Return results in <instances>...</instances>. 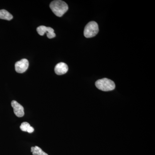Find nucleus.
Returning a JSON list of instances; mask_svg holds the SVG:
<instances>
[{
  "label": "nucleus",
  "mask_w": 155,
  "mask_h": 155,
  "mask_svg": "<svg viewBox=\"0 0 155 155\" xmlns=\"http://www.w3.org/2000/svg\"><path fill=\"white\" fill-rule=\"evenodd\" d=\"M97 88L104 91L113 90L115 88V83L113 81L107 78H104L97 81L95 83Z\"/></svg>",
  "instance_id": "nucleus-2"
},
{
  "label": "nucleus",
  "mask_w": 155,
  "mask_h": 155,
  "mask_svg": "<svg viewBox=\"0 0 155 155\" xmlns=\"http://www.w3.org/2000/svg\"><path fill=\"white\" fill-rule=\"evenodd\" d=\"M31 151L33 155H48L38 146L31 147Z\"/></svg>",
  "instance_id": "nucleus-10"
},
{
  "label": "nucleus",
  "mask_w": 155,
  "mask_h": 155,
  "mask_svg": "<svg viewBox=\"0 0 155 155\" xmlns=\"http://www.w3.org/2000/svg\"><path fill=\"white\" fill-rule=\"evenodd\" d=\"M20 128L22 131H25L29 133H32L34 130L33 127L30 126V124L27 122H23L21 124Z\"/></svg>",
  "instance_id": "nucleus-8"
},
{
  "label": "nucleus",
  "mask_w": 155,
  "mask_h": 155,
  "mask_svg": "<svg viewBox=\"0 0 155 155\" xmlns=\"http://www.w3.org/2000/svg\"><path fill=\"white\" fill-rule=\"evenodd\" d=\"M99 31L98 25L94 21L90 22L87 24L84 31V36L87 38L93 37L97 34Z\"/></svg>",
  "instance_id": "nucleus-3"
},
{
  "label": "nucleus",
  "mask_w": 155,
  "mask_h": 155,
  "mask_svg": "<svg viewBox=\"0 0 155 155\" xmlns=\"http://www.w3.org/2000/svg\"><path fill=\"white\" fill-rule=\"evenodd\" d=\"M11 106L14 109V114L18 117H22L24 116V108L21 104L15 101L11 102Z\"/></svg>",
  "instance_id": "nucleus-6"
},
{
  "label": "nucleus",
  "mask_w": 155,
  "mask_h": 155,
  "mask_svg": "<svg viewBox=\"0 0 155 155\" xmlns=\"http://www.w3.org/2000/svg\"><path fill=\"white\" fill-rule=\"evenodd\" d=\"M13 16L5 10H0V19L5 20H11L13 19Z\"/></svg>",
  "instance_id": "nucleus-9"
},
{
  "label": "nucleus",
  "mask_w": 155,
  "mask_h": 155,
  "mask_svg": "<svg viewBox=\"0 0 155 155\" xmlns=\"http://www.w3.org/2000/svg\"><path fill=\"white\" fill-rule=\"evenodd\" d=\"M68 70V67L67 64L62 62L57 64L54 69L56 74L58 75H62L66 74Z\"/></svg>",
  "instance_id": "nucleus-7"
},
{
  "label": "nucleus",
  "mask_w": 155,
  "mask_h": 155,
  "mask_svg": "<svg viewBox=\"0 0 155 155\" xmlns=\"http://www.w3.org/2000/svg\"><path fill=\"white\" fill-rule=\"evenodd\" d=\"M37 31L39 35L43 36L45 33L47 34L48 38H54L56 36L55 33L54 32L53 28L49 27H46L44 25H41L37 28Z\"/></svg>",
  "instance_id": "nucleus-4"
},
{
  "label": "nucleus",
  "mask_w": 155,
  "mask_h": 155,
  "mask_svg": "<svg viewBox=\"0 0 155 155\" xmlns=\"http://www.w3.org/2000/svg\"><path fill=\"white\" fill-rule=\"evenodd\" d=\"M29 63L27 59H23L18 61L15 64V70L19 73H22L25 72L28 69Z\"/></svg>",
  "instance_id": "nucleus-5"
},
{
  "label": "nucleus",
  "mask_w": 155,
  "mask_h": 155,
  "mask_svg": "<svg viewBox=\"0 0 155 155\" xmlns=\"http://www.w3.org/2000/svg\"><path fill=\"white\" fill-rule=\"evenodd\" d=\"M50 8L57 17H61L68 10V6L67 3L61 0L54 1L50 5Z\"/></svg>",
  "instance_id": "nucleus-1"
}]
</instances>
